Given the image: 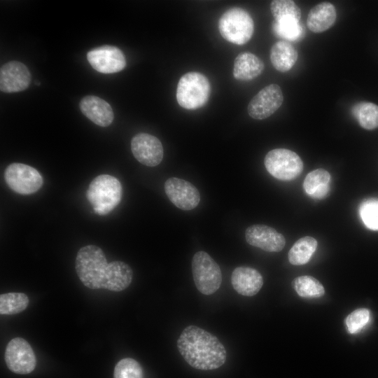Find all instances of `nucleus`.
<instances>
[{
    "label": "nucleus",
    "mask_w": 378,
    "mask_h": 378,
    "mask_svg": "<svg viewBox=\"0 0 378 378\" xmlns=\"http://www.w3.org/2000/svg\"><path fill=\"white\" fill-rule=\"evenodd\" d=\"M29 302L28 296L22 293H8L0 295V314L13 315L23 312Z\"/></svg>",
    "instance_id": "nucleus-25"
},
{
    "label": "nucleus",
    "mask_w": 378,
    "mask_h": 378,
    "mask_svg": "<svg viewBox=\"0 0 378 378\" xmlns=\"http://www.w3.org/2000/svg\"><path fill=\"white\" fill-rule=\"evenodd\" d=\"M218 29L226 41L237 45H244L252 37L254 22L246 10L234 7L221 15L218 21Z\"/></svg>",
    "instance_id": "nucleus-5"
},
{
    "label": "nucleus",
    "mask_w": 378,
    "mask_h": 378,
    "mask_svg": "<svg viewBox=\"0 0 378 378\" xmlns=\"http://www.w3.org/2000/svg\"><path fill=\"white\" fill-rule=\"evenodd\" d=\"M131 150L134 158L146 166H157L163 158L162 143L157 137L148 133L136 134L131 141Z\"/></svg>",
    "instance_id": "nucleus-13"
},
{
    "label": "nucleus",
    "mask_w": 378,
    "mask_h": 378,
    "mask_svg": "<svg viewBox=\"0 0 378 378\" xmlns=\"http://www.w3.org/2000/svg\"><path fill=\"white\" fill-rule=\"evenodd\" d=\"M86 197L97 214L106 215L112 211L121 200V183L113 176L99 175L90 183Z\"/></svg>",
    "instance_id": "nucleus-3"
},
{
    "label": "nucleus",
    "mask_w": 378,
    "mask_h": 378,
    "mask_svg": "<svg viewBox=\"0 0 378 378\" xmlns=\"http://www.w3.org/2000/svg\"><path fill=\"white\" fill-rule=\"evenodd\" d=\"M270 57L272 66L277 71L286 72L296 63L298 55L290 43L279 41L272 46Z\"/></svg>",
    "instance_id": "nucleus-21"
},
{
    "label": "nucleus",
    "mask_w": 378,
    "mask_h": 378,
    "mask_svg": "<svg viewBox=\"0 0 378 378\" xmlns=\"http://www.w3.org/2000/svg\"><path fill=\"white\" fill-rule=\"evenodd\" d=\"M4 176L8 186L20 195L34 193L43 184V177L38 171L22 163L14 162L9 164Z\"/></svg>",
    "instance_id": "nucleus-8"
},
{
    "label": "nucleus",
    "mask_w": 378,
    "mask_h": 378,
    "mask_svg": "<svg viewBox=\"0 0 378 378\" xmlns=\"http://www.w3.org/2000/svg\"><path fill=\"white\" fill-rule=\"evenodd\" d=\"M211 94V84L201 73L190 71L183 75L176 88V100L178 104L188 110H195L204 106Z\"/></svg>",
    "instance_id": "nucleus-4"
},
{
    "label": "nucleus",
    "mask_w": 378,
    "mask_h": 378,
    "mask_svg": "<svg viewBox=\"0 0 378 378\" xmlns=\"http://www.w3.org/2000/svg\"><path fill=\"white\" fill-rule=\"evenodd\" d=\"M370 321V311L366 308H358L351 312L345 318L347 330L351 334L361 331Z\"/></svg>",
    "instance_id": "nucleus-30"
},
{
    "label": "nucleus",
    "mask_w": 378,
    "mask_h": 378,
    "mask_svg": "<svg viewBox=\"0 0 378 378\" xmlns=\"http://www.w3.org/2000/svg\"><path fill=\"white\" fill-rule=\"evenodd\" d=\"M354 117L365 130L378 127V106L372 102H361L356 104L351 109Z\"/></svg>",
    "instance_id": "nucleus-23"
},
{
    "label": "nucleus",
    "mask_w": 378,
    "mask_h": 378,
    "mask_svg": "<svg viewBox=\"0 0 378 378\" xmlns=\"http://www.w3.org/2000/svg\"><path fill=\"white\" fill-rule=\"evenodd\" d=\"M270 10L275 21H300L301 18V10L293 1H272L270 4Z\"/></svg>",
    "instance_id": "nucleus-26"
},
{
    "label": "nucleus",
    "mask_w": 378,
    "mask_h": 378,
    "mask_svg": "<svg viewBox=\"0 0 378 378\" xmlns=\"http://www.w3.org/2000/svg\"><path fill=\"white\" fill-rule=\"evenodd\" d=\"M317 245V241L314 237L306 236L299 239L288 252L290 263L293 265L306 264L315 252Z\"/></svg>",
    "instance_id": "nucleus-22"
},
{
    "label": "nucleus",
    "mask_w": 378,
    "mask_h": 378,
    "mask_svg": "<svg viewBox=\"0 0 378 378\" xmlns=\"http://www.w3.org/2000/svg\"><path fill=\"white\" fill-rule=\"evenodd\" d=\"M4 359L8 369L18 374H29L36 365V356L31 345L22 337L13 338L8 343Z\"/></svg>",
    "instance_id": "nucleus-9"
},
{
    "label": "nucleus",
    "mask_w": 378,
    "mask_h": 378,
    "mask_svg": "<svg viewBox=\"0 0 378 378\" xmlns=\"http://www.w3.org/2000/svg\"><path fill=\"white\" fill-rule=\"evenodd\" d=\"M76 272L83 284L90 289L119 292L132 283V268L122 261L108 263L101 248L87 245L79 249L76 258Z\"/></svg>",
    "instance_id": "nucleus-1"
},
{
    "label": "nucleus",
    "mask_w": 378,
    "mask_h": 378,
    "mask_svg": "<svg viewBox=\"0 0 378 378\" xmlns=\"http://www.w3.org/2000/svg\"><path fill=\"white\" fill-rule=\"evenodd\" d=\"M292 286L296 293L302 298H320L325 294L321 283L311 276H300L292 281Z\"/></svg>",
    "instance_id": "nucleus-24"
},
{
    "label": "nucleus",
    "mask_w": 378,
    "mask_h": 378,
    "mask_svg": "<svg viewBox=\"0 0 378 378\" xmlns=\"http://www.w3.org/2000/svg\"><path fill=\"white\" fill-rule=\"evenodd\" d=\"M245 239L250 245L268 252L281 251L286 244L283 234L265 225H253L245 231Z\"/></svg>",
    "instance_id": "nucleus-14"
},
{
    "label": "nucleus",
    "mask_w": 378,
    "mask_h": 378,
    "mask_svg": "<svg viewBox=\"0 0 378 378\" xmlns=\"http://www.w3.org/2000/svg\"><path fill=\"white\" fill-rule=\"evenodd\" d=\"M177 348L188 365L201 370L217 369L227 358L224 346L215 335L193 325L183 330Z\"/></svg>",
    "instance_id": "nucleus-2"
},
{
    "label": "nucleus",
    "mask_w": 378,
    "mask_h": 378,
    "mask_svg": "<svg viewBox=\"0 0 378 378\" xmlns=\"http://www.w3.org/2000/svg\"><path fill=\"white\" fill-rule=\"evenodd\" d=\"M267 171L281 181H292L303 170V162L295 152L286 148H275L269 151L264 160Z\"/></svg>",
    "instance_id": "nucleus-7"
},
{
    "label": "nucleus",
    "mask_w": 378,
    "mask_h": 378,
    "mask_svg": "<svg viewBox=\"0 0 378 378\" xmlns=\"http://www.w3.org/2000/svg\"><path fill=\"white\" fill-rule=\"evenodd\" d=\"M113 378H144L143 369L136 360L122 358L115 366Z\"/></svg>",
    "instance_id": "nucleus-29"
},
{
    "label": "nucleus",
    "mask_w": 378,
    "mask_h": 378,
    "mask_svg": "<svg viewBox=\"0 0 378 378\" xmlns=\"http://www.w3.org/2000/svg\"><path fill=\"white\" fill-rule=\"evenodd\" d=\"M358 214L368 229L378 230V198H370L362 202Z\"/></svg>",
    "instance_id": "nucleus-28"
},
{
    "label": "nucleus",
    "mask_w": 378,
    "mask_h": 378,
    "mask_svg": "<svg viewBox=\"0 0 378 378\" xmlns=\"http://www.w3.org/2000/svg\"><path fill=\"white\" fill-rule=\"evenodd\" d=\"M233 288L244 296H253L261 289L263 279L255 269L241 266L236 267L231 275Z\"/></svg>",
    "instance_id": "nucleus-16"
},
{
    "label": "nucleus",
    "mask_w": 378,
    "mask_h": 378,
    "mask_svg": "<svg viewBox=\"0 0 378 378\" xmlns=\"http://www.w3.org/2000/svg\"><path fill=\"white\" fill-rule=\"evenodd\" d=\"M192 273L196 288L204 295L214 293L221 285L220 268L205 251H200L193 255Z\"/></svg>",
    "instance_id": "nucleus-6"
},
{
    "label": "nucleus",
    "mask_w": 378,
    "mask_h": 378,
    "mask_svg": "<svg viewBox=\"0 0 378 378\" xmlns=\"http://www.w3.org/2000/svg\"><path fill=\"white\" fill-rule=\"evenodd\" d=\"M331 176L324 169L310 172L305 177L303 188L309 197L321 200L326 197L330 190Z\"/></svg>",
    "instance_id": "nucleus-20"
},
{
    "label": "nucleus",
    "mask_w": 378,
    "mask_h": 378,
    "mask_svg": "<svg viewBox=\"0 0 378 378\" xmlns=\"http://www.w3.org/2000/svg\"><path fill=\"white\" fill-rule=\"evenodd\" d=\"M87 59L94 69L102 74L116 73L126 66V59L121 50L109 45L90 50Z\"/></svg>",
    "instance_id": "nucleus-11"
},
{
    "label": "nucleus",
    "mask_w": 378,
    "mask_h": 378,
    "mask_svg": "<svg viewBox=\"0 0 378 378\" xmlns=\"http://www.w3.org/2000/svg\"><path fill=\"white\" fill-rule=\"evenodd\" d=\"M264 69L263 62L251 52L239 54L234 62L233 76L240 80H250L258 77Z\"/></svg>",
    "instance_id": "nucleus-19"
},
{
    "label": "nucleus",
    "mask_w": 378,
    "mask_h": 378,
    "mask_svg": "<svg viewBox=\"0 0 378 378\" xmlns=\"http://www.w3.org/2000/svg\"><path fill=\"white\" fill-rule=\"evenodd\" d=\"M336 18L337 12L334 5L329 2H322L309 10L307 25L312 32L321 33L330 28Z\"/></svg>",
    "instance_id": "nucleus-18"
},
{
    "label": "nucleus",
    "mask_w": 378,
    "mask_h": 378,
    "mask_svg": "<svg viewBox=\"0 0 378 378\" xmlns=\"http://www.w3.org/2000/svg\"><path fill=\"white\" fill-rule=\"evenodd\" d=\"M272 29L278 37L290 41L300 40L304 34V28L300 21L274 20L272 23Z\"/></svg>",
    "instance_id": "nucleus-27"
},
{
    "label": "nucleus",
    "mask_w": 378,
    "mask_h": 378,
    "mask_svg": "<svg viewBox=\"0 0 378 378\" xmlns=\"http://www.w3.org/2000/svg\"><path fill=\"white\" fill-rule=\"evenodd\" d=\"M31 82L28 68L18 61H10L0 69V89L4 92H17L27 89Z\"/></svg>",
    "instance_id": "nucleus-15"
},
{
    "label": "nucleus",
    "mask_w": 378,
    "mask_h": 378,
    "mask_svg": "<svg viewBox=\"0 0 378 378\" xmlns=\"http://www.w3.org/2000/svg\"><path fill=\"white\" fill-rule=\"evenodd\" d=\"M164 191L169 200L182 210L193 209L200 202V195L197 188L179 178H169L164 183Z\"/></svg>",
    "instance_id": "nucleus-12"
},
{
    "label": "nucleus",
    "mask_w": 378,
    "mask_h": 378,
    "mask_svg": "<svg viewBox=\"0 0 378 378\" xmlns=\"http://www.w3.org/2000/svg\"><path fill=\"white\" fill-rule=\"evenodd\" d=\"M283 101L281 88L276 84H270L253 97L248 105V113L256 120L265 119L279 108Z\"/></svg>",
    "instance_id": "nucleus-10"
},
{
    "label": "nucleus",
    "mask_w": 378,
    "mask_h": 378,
    "mask_svg": "<svg viewBox=\"0 0 378 378\" xmlns=\"http://www.w3.org/2000/svg\"><path fill=\"white\" fill-rule=\"evenodd\" d=\"M81 112L92 122L100 127H107L114 118L110 104L103 99L93 95L84 97L80 102Z\"/></svg>",
    "instance_id": "nucleus-17"
}]
</instances>
